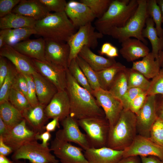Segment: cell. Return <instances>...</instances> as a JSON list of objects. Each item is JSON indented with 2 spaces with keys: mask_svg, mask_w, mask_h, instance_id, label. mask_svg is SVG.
Segmentation results:
<instances>
[{
  "mask_svg": "<svg viewBox=\"0 0 163 163\" xmlns=\"http://www.w3.org/2000/svg\"><path fill=\"white\" fill-rule=\"evenodd\" d=\"M6 58L0 56V88L6 78L9 69L10 64Z\"/></svg>",
  "mask_w": 163,
  "mask_h": 163,
  "instance_id": "681fc988",
  "label": "cell"
},
{
  "mask_svg": "<svg viewBox=\"0 0 163 163\" xmlns=\"http://www.w3.org/2000/svg\"><path fill=\"white\" fill-rule=\"evenodd\" d=\"M123 150H115L107 146L90 148L84 150L88 163H117L123 157Z\"/></svg>",
  "mask_w": 163,
  "mask_h": 163,
  "instance_id": "ffe728a7",
  "label": "cell"
},
{
  "mask_svg": "<svg viewBox=\"0 0 163 163\" xmlns=\"http://www.w3.org/2000/svg\"><path fill=\"white\" fill-rule=\"evenodd\" d=\"M126 68L118 74L108 90L120 101L128 89Z\"/></svg>",
  "mask_w": 163,
  "mask_h": 163,
  "instance_id": "d6a6232c",
  "label": "cell"
},
{
  "mask_svg": "<svg viewBox=\"0 0 163 163\" xmlns=\"http://www.w3.org/2000/svg\"><path fill=\"white\" fill-rule=\"evenodd\" d=\"M59 120L57 118H54L45 126V131L49 132L55 131L57 127H60L59 122Z\"/></svg>",
  "mask_w": 163,
  "mask_h": 163,
  "instance_id": "816d5d0a",
  "label": "cell"
},
{
  "mask_svg": "<svg viewBox=\"0 0 163 163\" xmlns=\"http://www.w3.org/2000/svg\"><path fill=\"white\" fill-rule=\"evenodd\" d=\"M137 1L138 6L136 10L125 26L112 29L107 35L117 39L120 43L126 39L133 37L146 45L148 44L147 41L142 35L146 19L149 17L147 11V0H137Z\"/></svg>",
  "mask_w": 163,
  "mask_h": 163,
  "instance_id": "5b68a950",
  "label": "cell"
},
{
  "mask_svg": "<svg viewBox=\"0 0 163 163\" xmlns=\"http://www.w3.org/2000/svg\"><path fill=\"white\" fill-rule=\"evenodd\" d=\"M77 121L85 132L91 148L107 146L110 126L105 117L88 118Z\"/></svg>",
  "mask_w": 163,
  "mask_h": 163,
  "instance_id": "8992f818",
  "label": "cell"
},
{
  "mask_svg": "<svg viewBox=\"0 0 163 163\" xmlns=\"http://www.w3.org/2000/svg\"><path fill=\"white\" fill-rule=\"evenodd\" d=\"M126 68L120 62L100 71L96 72L100 88L108 91L116 76Z\"/></svg>",
  "mask_w": 163,
  "mask_h": 163,
  "instance_id": "1f68e13d",
  "label": "cell"
},
{
  "mask_svg": "<svg viewBox=\"0 0 163 163\" xmlns=\"http://www.w3.org/2000/svg\"><path fill=\"white\" fill-rule=\"evenodd\" d=\"M51 151L49 147L43 146L35 140L26 143L13 152L11 158L12 160L27 159L30 163H59Z\"/></svg>",
  "mask_w": 163,
  "mask_h": 163,
  "instance_id": "ba28073f",
  "label": "cell"
},
{
  "mask_svg": "<svg viewBox=\"0 0 163 163\" xmlns=\"http://www.w3.org/2000/svg\"><path fill=\"white\" fill-rule=\"evenodd\" d=\"M78 55L82 58L95 72L104 69L116 63L114 58H105L94 53L91 48L84 46L80 50Z\"/></svg>",
  "mask_w": 163,
  "mask_h": 163,
  "instance_id": "484cf974",
  "label": "cell"
},
{
  "mask_svg": "<svg viewBox=\"0 0 163 163\" xmlns=\"http://www.w3.org/2000/svg\"><path fill=\"white\" fill-rule=\"evenodd\" d=\"M70 112V101L66 89L58 91L45 108L48 119L57 118L60 121L69 115Z\"/></svg>",
  "mask_w": 163,
  "mask_h": 163,
  "instance_id": "ac0fdd59",
  "label": "cell"
},
{
  "mask_svg": "<svg viewBox=\"0 0 163 163\" xmlns=\"http://www.w3.org/2000/svg\"><path fill=\"white\" fill-rule=\"evenodd\" d=\"M36 34L45 40L66 42L75 33L74 26L65 11L50 13L36 21L34 28Z\"/></svg>",
  "mask_w": 163,
  "mask_h": 163,
  "instance_id": "7a4b0ae2",
  "label": "cell"
},
{
  "mask_svg": "<svg viewBox=\"0 0 163 163\" xmlns=\"http://www.w3.org/2000/svg\"><path fill=\"white\" fill-rule=\"evenodd\" d=\"M0 118L9 129L24 119L22 113L9 101L0 104Z\"/></svg>",
  "mask_w": 163,
  "mask_h": 163,
  "instance_id": "4dcf8cb0",
  "label": "cell"
},
{
  "mask_svg": "<svg viewBox=\"0 0 163 163\" xmlns=\"http://www.w3.org/2000/svg\"><path fill=\"white\" fill-rule=\"evenodd\" d=\"M32 60L37 72L52 83L58 91L66 89L67 69L46 60Z\"/></svg>",
  "mask_w": 163,
  "mask_h": 163,
  "instance_id": "5bb4252c",
  "label": "cell"
},
{
  "mask_svg": "<svg viewBox=\"0 0 163 163\" xmlns=\"http://www.w3.org/2000/svg\"><path fill=\"white\" fill-rule=\"evenodd\" d=\"M156 1L161 10L163 23V0H157Z\"/></svg>",
  "mask_w": 163,
  "mask_h": 163,
  "instance_id": "6125c7cd",
  "label": "cell"
},
{
  "mask_svg": "<svg viewBox=\"0 0 163 163\" xmlns=\"http://www.w3.org/2000/svg\"><path fill=\"white\" fill-rule=\"evenodd\" d=\"M51 137L50 132L45 131L44 132L38 133L36 137V139L42 140V145L45 147H48V141L50 140Z\"/></svg>",
  "mask_w": 163,
  "mask_h": 163,
  "instance_id": "f907efd6",
  "label": "cell"
},
{
  "mask_svg": "<svg viewBox=\"0 0 163 163\" xmlns=\"http://www.w3.org/2000/svg\"><path fill=\"white\" fill-rule=\"evenodd\" d=\"M12 152L11 148L4 142L2 137L0 136V155L6 156Z\"/></svg>",
  "mask_w": 163,
  "mask_h": 163,
  "instance_id": "f5cc1de1",
  "label": "cell"
},
{
  "mask_svg": "<svg viewBox=\"0 0 163 163\" xmlns=\"http://www.w3.org/2000/svg\"><path fill=\"white\" fill-rule=\"evenodd\" d=\"M0 163H12V161L8 159L6 156L0 155Z\"/></svg>",
  "mask_w": 163,
  "mask_h": 163,
  "instance_id": "94428289",
  "label": "cell"
},
{
  "mask_svg": "<svg viewBox=\"0 0 163 163\" xmlns=\"http://www.w3.org/2000/svg\"><path fill=\"white\" fill-rule=\"evenodd\" d=\"M146 93L147 95H163V69L152 79Z\"/></svg>",
  "mask_w": 163,
  "mask_h": 163,
  "instance_id": "b9f144b4",
  "label": "cell"
},
{
  "mask_svg": "<svg viewBox=\"0 0 163 163\" xmlns=\"http://www.w3.org/2000/svg\"><path fill=\"white\" fill-rule=\"evenodd\" d=\"M8 101L22 113L31 106L27 98L21 92L12 88Z\"/></svg>",
  "mask_w": 163,
  "mask_h": 163,
  "instance_id": "ab89813d",
  "label": "cell"
},
{
  "mask_svg": "<svg viewBox=\"0 0 163 163\" xmlns=\"http://www.w3.org/2000/svg\"><path fill=\"white\" fill-rule=\"evenodd\" d=\"M27 123L24 119L19 123L10 129L5 134L1 136L4 142L11 148L13 152L26 143L37 140L36 136L39 133L30 129Z\"/></svg>",
  "mask_w": 163,
  "mask_h": 163,
  "instance_id": "9a60e30c",
  "label": "cell"
},
{
  "mask_svg": "<svg viewBox=\"0 0 163 163\" xmlns=\"http://www.w3.org/2000/svg\"><path fill=\"white\" fill-rule=\"evenodd\" d=\"M147 8L149 16L152 18L155 25V28L159 37L163 38V29L161 27L163 23L162 15L156 0H147Z\"/></svg>",
  "mask_w": 163,
  "mask_h": 163,
  "instance_id": "e575fe53",
  "label": "cell"
},
{
  "mask_svg": "<svg viewBox=\"0 0 163 163\" xmlns=\"http://www.w3.org/2000/svg\"><path fill=\"white\" fill-rule=\"evenodd\" d=\"M45 40L42 37L27 40L12 47L16 50L31 59L45 60L44 58Z\"/></svg>",
  "mask_w": 163,
  "mask_h": 163,
  "instance_id": "603a6c76",
  "label": "cell"
},
{
  "mask_svg": "<svg viewBox=\"0 0 163 163\" xmlns=\"http://www.w3.org/2000/svg\"><path fill=\"white\" fill-rule=\"evenodd\" d=\"M50 149L61 163H88L82 148L56 137Z\"/></svg>",
  "mask_w": 163,
  "mask_h": 163,
  "instance_id": "30bf717a",
  "label": "cell"
},
{
  "mask_svg": "<svg viewBox=\"0 0 163 163\" xmlns=\"http://www.w3.org/2000/svg\"><path fill=\"white\" fill-rule=\"evenodd\" d=\"M154 156L163 161V147L150 138L137 135L132 143L123 150V157Z\"/></svg>",
  "mask_w": 163,
  "mask_h": 163,
  "instance_id": "4fadbf2b",
  "label": "cell"
},
{
  "mask_svg": "<svg viewBox=\"0 0 163 163\" xmlns=\"http://www.w3.org/2000/svg\"><path fill=\"white\" fill-rule=\"evenodd\" d=\"M12 88L21 92L27 97L28 85L27 79L24 75L17 70Z\"/></svg>",
  "mask_w": 163,
  "mask_h": 163,
  "instance_id": "ee69618b",
  "label": "cell"
},
{
  "mask_svg": "<svg viewBox=\"0 0 163 163\" xmlns=\"http://www.w3.org/2000/svg\"><path fill=\"white\" fill-rule=\"evenodd\" d=\"M158 59L161 66H163V47L159 53Z\"/></svg>",
  "mask_w": 163,
  "mask_h": 163,
  "instance_id": "be15d7a7",
  "label": "cell"
},
{
  "mask_svg": "<svg viewBox=\"0 0 163 163\" xmlns=\"http://www.w3.org/2000/svg\"><path fill=\"white\" fill-rule=\"evenodd\" d=\"M68 69L77 82L93 95V90L91 87L83 72L77 63L75 58L72 59L70 62Z\"/></svg>",
  "mask_w": 163,
  "mask_h": 163,
  "instance_id": "8d00e7d4",
  "label": "cell"
},
{
  "mask_svg": "<svg viewBox=\"0 0 163 163\" xmlns=\"http://www.w3.org/2000/svg\"><path fill=\"white\" fill-rule=\"evenodd\" d=\"M155 24L152 18L148 17L146 21L145 27L142 31V35L144 38H147L149 40L152 46L151 53L155 59L158 60L159 53L163 47V38L159 37Z\"/></svg>",
  "mask_w": 163,
  "mask_h": 163,
  "instance_id": "f546056e",
  "label": "cell"
},
{
  "mask_svg": "<svg viewBox=\"0 0 163 163\" xmlns=\"http://www.w3.org/2000/svg\"><path fill=\"white\" fill-rule=\"evenodd\" d=\"M44 58L46 61L68 69L70 48L67 43L45 40Z\"/></svg>",
  "mask_w": 163,
  "mask_h": 163,
  "instance_id": "2e32d148",
  "label": "cell"
},
{
  "mask_svg": "<svg viewBox=\"0 0 163 163\" xmlns=\"http://www.w3.org/2000/svg\"><path fill=\"white\" fill-rule=\"evenodd\" d=\"M65 12L76 28L91 23L96 18L91 9L86 5L74 0L67 2Z\"/></svg>",
  "mask_w": 163,
  "mask_h": 163,
  "instance_id": "e0dca14e",
  "label": "cell"
},
{
  "mask_svg": "<svg viewBox=\"0 0 163 163\" xmlns=\"http://www.w3.org/2000/svg\"><path fill=\"white\" fill-rule=\"evenodd\" d=\"M149 138L163 147V121L158 117L151 129Z\"/></svg>",
  "mask_w": 163,
  "mask_h": 163,
  "instance_id": "60d3db41",
  "label": "cell"
},
{
  "mask_svg": "<svg viewBox=\"0 0 163 163\" xmlns=\"http://www.w3.org/2000/svg\"><path fill=\"white\" fill-rule=\"evenodd\" d=\"M36 34L34 28L27 27L4 29L0 31V35L4 38L5 45L12 46L28 40L32 35Z\"/></svg>",
  "mask_w": 163,
  "mask_h": 163,
  "instance_id": "f1b7e54d",
  "label": "cell"
},
{
  "mask_svg": "<svg viewBox=\"0 0 163 163\" xmlns=\"http://www.w3.org/2000/svg\"><path fill=\"white\" fill-rule=\"evenodd\" d=\"M137 133L136 114L123 109L116 123L109 128L106 146L123 150L132 143Z\"/></svg>",
  "mask_w": 163,
  "mask_h": 163,
  "instance_id": "277c9868",
  "label": "cell"
},
{
  "mask_svg": "<svg viewBox=\"0 0 163 163\" xmlns=\"http://www.w3.org/2000/svg\"><path fill=\"white\" fill-rule=\"evenodd\" d=\"M66 90L70 103L69 115L77 120L88 118L105 117L95 97L80 86L66 70Z\"/></svg>",
  "mask_w": 163,
  "mask_h": 163,
  "instance_id": "6da1fadb",
  "label": "cell"
},
{
  "mask_svg": "<svg viewBox=\"0 0 163 163\" xmlns=\"http://www.w3.org/2000/svg\"><path fill=\"white\" fill-rule=\"evenodd\" d=\"M49 11L58 13L65 11L67 2L65 0H39Z\"/></svg>",
  "mask_w": 163,
  "mask_h": 163,
  "instance_id": "f6af8a7d",
  "label": "cell"
},
{
  "mask_svg": "<svg viewBox=\"0 0 163 163\" xmlns=\"http://www.w3.org/2000/svg\"><path fill=\"white\" fill-rule=\"evenodd\" d=\"M12 163H27L25 162L20 160H12Z\"/></svg>",
  "mask_w": 163,
  "mask_h": 163,
  "instance_id": "e7e4bbea",
  "label": "cell"
},
{
  "mask_svg": "<svg viewBox=\"0 0 163 163\" xmlns=\"http://www.w3.org/2000/svg\"><path fill=\"white\" fill-rule=\"evenodd\" d=\"M113 45L109 42L104 43L102 45L99 53L101 55H106L109 51Z\"/></svg>",
  "mask_w": 163,
  "mask_h": 163,
  "instance_id": "6f0895ef",
  "label": "cell"
},
{
  "mask_svg": "<svg viewBox=\"0 0 163 163\" xmlns=\"http://www.w3.org/2000/svg\"><path fill=\"white\" fill-rule=\"evenodd\" d=\"M93 95L103 109L110 127L112 126L117 121L124 109L121 101L108 91L101 88L94 90Z\"/></svg>",
  "mask_w": 163,
  "mask_h": 163,
  "instance_id": "9c48e42d",
  "label": "cell"
},
{
  "mask_svg": "<svg viewBox=\"0 0 163 163\" xmlns=\"http://www.w3.org/2000/svg\"><path fill=\"white\" fill-rule=\"evenodd\" d=\"M0 56L9 60L18 71L24 74L33 75L37 72L32 59L18 52L12 46L5 45L0 49Z\"/></svg>",
  "mask_w": 163,
  "mask_h": 163,
  "instance_id": "d6986e66",
  "label": "cell"
},
{
  "mask_svg": "<svg viewBox=\"0 0 163 163\" xmlns=\"http://www.w3.org/2000/svg\"><path fill=\"white\" fill-rule=\"evenodd\" d=\"M36 21L19 14L11 12L0 18L1 30L21 28H34Z\"/></svg>",
  "mask_w": 163,
  "mask_h": 163,
  "instance_id": "83f0119b",
  "label": "cell"
},
{
  "mask_svg": "<svg viewBox=\"0 0 163 163\" xmlns=\"http://www.w3.org/2000/svg\"><path fill=\"white\" fill-rule=\"evenodd\" d=\"M158 101L156 97V110L157 117L163 121V95Z\"/></svg>",
  "mask_w": 163,
  "mask_h": 163,
  "instance_id": "db71d44e",
  "label": "cell"
},
{
  "mask_svg": "<svg viewBox=\"0 0 163 163\" xmlns=\"http://www.w3.org/2000/svg\"><path fill=\"white\" fill-rule=\"evenodd\" d=\"M161 67L158 60H156L150 52L142 60L133 62L132 69L136 71L147 79H152L159 72Z\"/></svg>",
  "mask_w": 163,
  "mask_h": 163,
  "instance_id": "4316f807",
  "label": "cell"
},
{
  "mask_svg": "<svg viewBox=\"0 0 163 163\" xmlns=\"http://www.w3.org/2000/svg\"><path fill=\"white\" fill-rule=\"evenodd\" d=\"M136 115L138 135L149 138L151 129L157 117L156 95H147L143 105Z\"/></svg>",
  "mask_w": 163,
  "mask_h": 163,
  "instance_id": "7c38bea8",
  "label": "cell"
},
{
  "mask_svg": "<svg viewBox=\"0 0 163 163\" xmlns=\"http://www.w3.org/2000/svg\"><path fill=\"white\" fill-rule=\"evenodd\" d=\"M112 0H80L91 9L96 18L102 17L108 9Z\"/></svg>",
  "mask_w": 163,
  "mask_h": 163,
  "instance_id": "f35d334b",
  "label": "cell"
},
{
  "mask_svg": "<svg viewBox=\"0 0 163 163\" xmlns=\"http://www.w3.org/2000/svg\"><path fill=\"white\" fill-rule=\"evenodd\" d=\"M128 88H138L147 91L149 89L150 82L138 72L132 68H126Z\"/></svg>",
  "mask_w": 163,
  "mask_h": 163,
  "instance_id": "836d02e7",
  "label": "cell"
},
{
  "mask_svg": "<svg viewBox=\"0 0 163 163\" xmlns=\"http://www.w3.org/2000/svg\"><path fill=\"white\" fill-rule=\"evenodd\" d=\"M95 29L91 23H89L80 27L78 30L70 37L67 42L70 48L69 64L72 59L76 58L84 46L92 49L97 47L98 40L102 38L104 35L96 31Z\"/></svg>",
  "mask_w": 163,
  "mask_h": 163,
  "instance_id": "52a82bcc",
  "label": "cell"
},
{
  "mask_svg": "<svg viewBox=\"0 0 163 163\" xmlns=\"http://www.w3.org/2000/svg\"><path fill=\"white\" fill-rule=\"evenodd\" d=\"M9 129L0 118V136H3L5 134Z\"/></svg>",
  "mask_w": 163,
  "mask_h": 163,
  "instance_id": "91938a15",
  "label": "cell"
},
{
  "mask_svg": "<svg viewBox=\"0 0 163 163\" xmlns=\"http://www.w3.org/2000/svg\"><path fill=\"white\" fill-rule=\"evenodd\" d=\"M121 43V48L119 52L128 62L143 58L150 53L146 45L137 39L130 38L123 40Z\"/></svg>",
  "mask_w": 163,
  "mask_h": 163,
  "instance_id": "7402d4cb",
  "label": "cell"
},
{
  "mask_svg": "<svg viewBox=\"0 0 163 163\" xmlns=\"http://www.w3.org/2000/svg\"><path fill=\"white\" fill-rule=\"evenodd\" d=\"M60 122L62 128L56 132V137L75 143L84 150L91 148L86 134L80 130L77 120L69 115Z\"/></svg>",
  "mask_w": 163,
  "mask_h": 163,
  "instance_id": "8fae6325",
  "label": "cell"
},
{
  "mask_svg": "<svg viewBox=\"0 0 163 163\" xmlns=\"http://www.w3.org/2000/svg\"><path fill=\"white\" fill-rule=\"evenodd\" d=\"M138 156L123 157L117 163H142L140 158Z\"/></svg>",
  "mask_w": 163,
  "mask_h": 163,
  "instance_id": "11a10c76",
  "label": "cell"
},
{
  "mask_svg": "<svg viewBox=\"0 0 163 163\" xmlns=\"http://www.w3.org/2000/svg\"><path fill=\"white\" fill-rule=\"evenodd\" d=\"M75 59L77 63L93 91L101 88L96 72L79 56L78 55Z\"/></svg>",
  "mask_w": 163,
  "mask_h": 163,
  "instance_id": "d590c367",
  "label": "cell"
},
{
  "mask_svg": "<svg viewBox=\"0 0 163 163\" xmlns=\"http://www.w3.org/2000/svg\"><path fill=\"white\" fill-rule=\"evenodd\" d=\"M138 6L137 0H112L104 14L95 21V28L104 35H107L112 29L123 27Z\"/></svg>",
  "mask_w": 163,
  "mask_h": 163,
  "instance_id": "3957f363",
  "label": "cell"
},
{
  "mask_svg": "<svg viewBox=\"0 0 163 163\" xmlns=\"http://www.w3.org/2000/svg\"><path fill=\"white\" fill-rule=\"evenodd\" d=\"M143 91H144L138 88H129L121 100L123 109H129V105L131 102Z\"/></svg>",
  "mask_w": 163,
  "mask_h": 163,
  "instance_id": "bcb514c9",
  "label": "cell"
},
{
  "mask_svg": "<svg viewBox=\"0 0 163 163\" xmlns=\"http://www.w3.org/2000/svg\"><path fill=\"white\" fill-rule=\"evenodd\" d=\"M45 107L39 103L31 106L22 113L24 119L32 129L40 133L45 131V124L48 120L45 112Z\"/></svg>",
  "mask_w": 163,
  "mask_h": 163,
  "instance_id": "d4e9b609",
  "label": "cell"
},
{
  "mask_svg": "<svg viewBox=\"0 0 163 163\" xmlns=\"http://www.w3.org/2000/svg\"><path fill=\"white\" fill-rule=\"evenodd\" d=\"M147 96L145 91L140 93L131 102L129 109L136 114L143 105Z\"/></svg>",
  "mask_w": 163,
  "mask_h": 163,
  "instance_id": "c3c4849f",
  "label": "cell"
},
{
  "mask_svg": "<svg viewBox=\"0 0 163 163\" xmlns=\"http://www.w3.org/2000/svg\"><path fill=\"white\" fill-rule=\"evenodd\" d=\"M109 58H113L118 56V51L117 48L113 45L106 55Z\"/></svg>",
  "mask_w": 163,
  "mask_h": 163,
  "instance_id": "680465c9",
  "label": "cell"
},
{
  "mask_svg": "<svg viewBox=\"0 0 163 163\" xmlns=\"http://www.w3.org/2000/svg\"><path fill=\"white\" fill-rule=\"evenodd\" d=\"M142 163H163V161L154 156L140 157Z\"/></svg>",
  "mask_w": 163,
  "mask_h": 163,
  "instance_id": "9f6ffc18",
  "label": "cell"
},
{
  "mask_svg": "<svg viewBox=\"0 0 163 163\" xmlns=\"http://www.w3.org/2000/svg\"><path fill=\"white\" fill-rule=\"evenodd\" d=\"M21 0H0V17H3L11 12Z\"/></svg>",
  "mask_w": 163,
  "mask_h": 163,
  "instance_id": "7dc6e473",
  "label": "cell"
},
{
  "mask_svg": "<svg viewBox=\"0 0 163 163\" xmlns=\"http://www.w3.org/2000/svg\"><path fill=\"white\" fill-rule=\"evenodd\" d=\"M17 71L12 64H10L8 74L0 88V104L8 101L9 95L12 87Z\"/></svg>",
  "mask_w": 163,
  "mask_h": 163,
  "instance_id": "74e56055",
  "label": "cell"
},
{
  "mask_svg": "<svg viewBox=\"0 0 163 163\" xmlns=\"http://www.w3.org/2000/svg\"><path fill=\"white\" fill-rule=\"evenodd\" d=\"M32 76L39 102L46 107L58 90L52 83L38 72Z\"/></svg>",
  "mask_w": 163,
  "mask_h": 163,
  "instance_id": "cb8c5ba5",
  "label": "cell"
},
{
  "mask_svg": "<svg viewBox=\"0 0 163 163\" xmlns=\"http://www.w3.org/2000/svg\"><path fill=\"white\" fill-rule=\"evenodd\" d=\"M11 12L36 21L43 19L50 13L39 0H21Z\"/></svg>",
  "mask_w": 163,
  "mask_h": 163,
  "instance_id": "44dd1931",
  "label": "cell"
},
{
  "mask_svg": "<svg viewBox=\"0 0 163 163\" xmlns=\"http://www.w3.org/2000/svg\"><path fill=\"white\" fill-rule=\"evenodd\" d=\"M28 85L27 98L31 106H35L39 104L36 92L34 82L32 75H24Z\"/></svg>",
  "mask_w": 163,
  "mask_h": 163,
  "instance_id": "7bdbcfd3",
  "label": "cell"
}]
</instances>
